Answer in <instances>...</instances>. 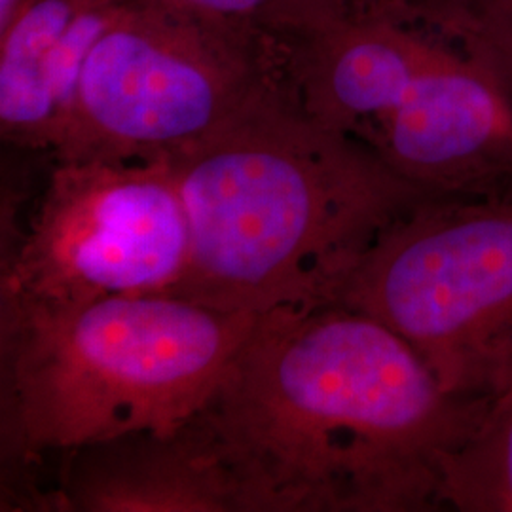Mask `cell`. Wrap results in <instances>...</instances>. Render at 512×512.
<instances>
[{
	"mask_svg": "<svg viewBox=\"0 0 512 512\" xmlns=\"http://www.w3.org/2000/svg\"><path fill=\"white\" fill-rule=\"evenodd\" d=\"M490 403L444 389L374 317L323 304L258 315L200 414L247 512H427Z\"/></svg>",
	"mask_w": 512,
	"mask_h": 512,
	"instance_id": "obj_1",
	"label": "cell"
},
{
	"mask_svg": "<svg viewBox=\"0 0 512 512\" xmlns=\"http://www.w3.org/2000/svg\"><path fill=\"white\" fill-rule=\"evenodd\" d=\"M169 160L190 230L171 296L230 313L334 304L385 230L433 198L308 116L285 76Z\"/></svg>",
	"mask_w": 512,
	"mask_h": 512,
	"instance_id": "obj_2",
	"label": "cell"
},
{
	"mask_svg": "<svg viewBox=\"0 0 512 512\" xmlns=\"http://www.w3.org/2000/svg\"><path fill=\"white\" fill-rule=\"evenodd\" d=\"M258 315L175 296L38 310L0 304V454L38 465L194 418Z\"/></svg>",
	"mask_w": 512,
	"mask_h": 512,
	"instance_id": "obj_3",
	"label": "cell"
},
{
	"mask_svg": "<svg viewBox=\"0 0 512 512\" xmlns=\"http://www.w3.org/2000/svg\"><path fill=\"white\" fill-rule=\"evenodd\" d=\"M334 304L397 332L450 393L494 399L512 382V196L416 203Z\"/></svg>",
	"mask_w": 512,
	"mask_h": 512,
	"instance_id": "obj_4",
	"label": "cell"
},
{
	"mask_svg": "<svg viewBox=\"0 0 512 512\" xmlns=\"http://www.w3.org/2000/svg\"><path fill=\"white\" fill-rule=\"evenodd\" d=\"M287 52L128 0L80 76L52 162L171 158L285 76Z\"/></svg>",
	"mask_w": 512,
	"mask_h": 512,
	"instance_id": "obj_5",
	"label": "cell"
},
{
	"mask_svg": "<svg viewBox=\"0 0 512 512\" xmlns=\"http://www.w3.org/2000/svg\"><path fill=\"white\" fill-rule=\"evenodd\" d=\"M190 230L169 158L54 162L29 226L2 258L0 304L63 310L171 296Z\"/></svg>",
	"mask_w": 512,
	"mask_h": 512,
	"instance_id": "obj_6",
	"label": "cell"
},
{
	"mask_svg": "<svg viewBox=\"0 0 512 512\" xmlns=\"http://www.w3.org/2000/svg\"><path fill=\"white\" fill-rule=\"evenodd\" d=\"M433 198L512 196V99L452 46L359 137Z\"/></svg>",
	"mask_w": 512,
	"mask_h": 512,
	"instance_id": "obj_7",
	"label": "cell"
},
{
	"mask_svg": "<svg viewBox=\"0 0 512 512\" xmlns=\"http://www.w3.org/2000/svg\"><path fill=\"white\" fill-rule=\"evenodd\" d=\"M44 511L247 512L239 478L198 412L171 431H137L59 456Z\"/></svg>",
	"mask_w": 512,
	"mask_h": 512,
	"instance_id": "obj_8",
	"label": "cell"
},
{
	"mask_svg": "<svg viewBox=\"0 0 512 512\" xmlns=\"http://www.w3.org/2000/svg\"><path fill=\"white\" fill-rule=\"evenodd\" d=\"M450 46L414 18L406 0L389 2L296 42L285 80L313 120L359 139Z\"/></svg>",
	"mask_w": 512,
	"mask_h": 512,
	"instance_id": "obj_9",
	"label": "cell"
},
{
	"mask_svg": "<svg viewBox=\"0 0 512 512\" xmlns=\"http://www.w3.org/2000/svg\"><path fill=\"white\" fill-rule=\"evenodd\" d=\"M99 0H33L0 31V135L23 150L50 154L46 74L55 48Z\"/></svg>",
	"mask_w": 512,
	"mask_h": 512,
	"instance_id": "obj_10",
	"label": "cell"
},
{
	"mask_svg": "<svg viewBox=\"0 0 512 512\" xmlns=\"http://www.w3.org/2000/svg\"><path fill=\"white\" fill-rule=\"evenodd\" d=\"M439 501L458 512H512V382L473 435L440 461Z\"/></svg>",
	"mask_w": 512,
	"mask_h": 512,
	"instance_id": "obj_11",
	"label": "cell"
},
{
	"mask_svg": "<svg viewBox=\"0 0 512 512\" xmlns=\"http://www.w3.org/2000/svg\"><path fill=\"white\" fill-rule=\"evenodd\" d=\"M289 48L340 19L399 0H135Z\"/></svg>",
	"mask_w": 512,
	"mask_h": 512,
	"instance_id": "obj_12",
	"label": "cell"
},
{
	"mask_svg": "<svg viewBox=\"0 0 512 512\" xmlns=\"http://www.w3.org/2000/svg\"><path fill=\"white\" fill-rule=\"evenodd\" d=\"M423 25L473 57L512 99V0H408Z\"/></svg>",
	"mask_w": 512,
	"mask_h": 512,
	"instance_id": "obj_13",
	"label": "cell"
},
{
	"mask_svg": "<svg viewBox=\"0 0 512 512\" xmlns=\"http://www.w3.org/2000/svg\"><path fill=\"white\" fill-rule=\"evenodd\" d=\"M33 0H0V31H4Z\"/></svg>",
	"mask_w": 512,
	"mask_h": 512,
	"instance_id": "obj_14",
	"label": "cell"
}]
</instances>
